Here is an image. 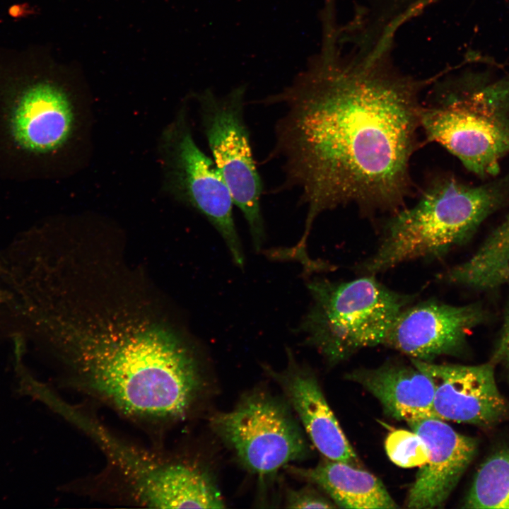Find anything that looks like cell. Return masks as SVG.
Masks as SVG:
<instances>
[{
    "instance_id": "obj_4",
    "label": "cell",
    "mask_w": 509,
    "mask_h": 509,
    "mask_svg": "<svg viewBox=\"0 0 509 509\" xmlns=\"http://www.w3.org/2000/svg\"><path fill=\"white\" fill-rule=\"evenodd\" d=\"M56 409L90 438L104 455L106 468L94 478L125 503L153 508H220L223 500L208 473L164 451L132 444L76 405L58 400Z\"/></svg>"
},
{
    "instance_id": "obj_10",
    "label": "cell",
    "mask_w": 509,
    "mask_h": 509,
    "mask_svg": "<svg viewBox=\"0 0 509 509\" xmlns=\"http://www.w3.org/2000/svg\"><path fill=\"white\" fill-rule=\"evenodd\" d=\"M168 185L179 201L202 215L225 242L232 259L245 266V255L235 224L230 192L211 157L196 144L185 108L164 134Z\"/></svg>"
},
{
    "instance_id": "obj_20",
    "label": "cell",
    "mask_w": 509,
    "mask_h": 509,
    "mask_svg": "<svg viewBox=\"0 0 509 509\" xmlns=\"http://www.w3.org/2000/svg\"><path fill=\"white\" fill-rule=\"evenodd\" d=\"M286 505L289 508H333L335 503L311 486L286 492Z\"/></svg>"
},
{
    "instance_id": "obj_9",
    "label": "cell",
    "mask_w": 509,
    "mask_h": 509,
    "mask_svg": "<svg viewBox=\"0 0 509 509\" xmlns=\"http://www.w3.org/2000/svg\"><path fill=\"white\" fill-rule=\"evenodd\" d=\"M210 425L239 462L259 476L303 460L310 452L286 399L266 391L244 395L232 410L214 414Z\"/></svg>"
},
{
    "instance_id": "obj_7",
    "label": "cell",
    "mask_w": 509,
    "mask_h": 509,
    "mask_svg": "<svg viewBox=\"0 0 509 509\" xmlns=\"http://www.w3.org/2000/svg\"><path fill=\"white\" fill-rule=\"evenodd\" d=\"M422 105L421 127L470 172L498 174L509 155V81L450 88Z\"/></svg>"
},
{
    "instance_id": "obj_11",
    "label": "cell",
    "mask_w": 509,
    "mask_h": 509,
    "mask_svg": "<svg viewBox=\"0 0 509 509\" xmlns=\"http://www.w3.org/2000/svg\"><path fill=\"white\" fill-rule=\"evenodd\" d=\"M481 317V308L475 305L457 306L433 299L411 303L397 316L382 345L426 362L459 355Z\"/></svg>"
},
{
    "instance_id": "obj_2",
    "label": "cell",
    "mask_w": 509,
    "mask_h": 509,
    "mask_svg": "<svg viewBox=\"0 0 509 509\" xmlns=\"http://www.w3.org/2000/svg\"><path fill=\"white\" fill-rule=\"evenodd\" d=\"M86 317L53 300L29 312L25 332L30 340L54 348L76 392L155 433L183 421L204 385L192 344L148 320Z\"/></svg>"
},
{
    "instance_id": "obj_18",
    "label": "cell",
    "mask_w": 509,
    "mask_h": 509,
    "mask_svg": "<svg viewBox=\"0 0 509 509\" xmlns=\"http://www.w3.org/2000/svg\"><path fill=\"white\" fill-rule=\"evenodd\" d=\"M463 507L509 509L508 451L493 454L481 464Z\"/></svg>"
},
{
    "instance_id": "obj_15",
    "label": "cell",
    "mask_w": 509,
    "mask_h": 509,
    "mask_svg": "<svg viewBox=\"0 0 509 509\" xmlns=\"http://www.w3.org/2000/svg\"><path fill=\"white\" fill-rule=\"evenodd\" d=\"M375 397L385 413L406 422L436 418L431 378L411 363L386 362L378 368L358 369L346 376Z\"/></svg>"
},
{
    "instance_id": "obj_8",
    "label": "cell",
    "mask_w": 509,
    "mask_h": 509,
    "mask_svg": "<svg viewBox=\"0 0 509 509\" xmlns=\"http://www.w3.org/2000/svg\"><path fill=\"white\" fill-rule=\"evenodd\" d=\"M245 86L223 95L210 89L196 94L203 131L211 158L249 228L253 247L261 250L265 228L261 199L263 185L252 154L245 118Z\"/></svg>"
},
{
    "instance_id": "obj_13",
    "label": "cell",
    "mask_w": 509,
    "mask_h": 509,
    "mask_svg": "<svg viewBox=\"0 0 509 509\" xmlns=\"http://www.w3.org/2000/svg\"><path fill=\"white\" fill-rule=\"evenodd\" d=\"M407 423L423 439L429 455L428 461L419 467L409 490L406 507L440 508L473 459L476 443L437 418L416 419Z\"/></svg>"
},
{
    "instance_id": "obj_12",
    "label": "cell",
    "mask_w": 509,
    "mask_h": 509,
    "mask_svg": "<svg viewBox=\"0 0 509 509\" xmlns=\"http://www.w3.org/2000/svg\"><path fill=\"white\" fill-rule=\"evenodd\" d=\"M411 361L433 382L437 419L486 426L505 416L508 409L496 385L492 363L464 365L414 358Z\"/></svg>"
},
{
    "instance_id": "obj_6",
    "label": "cell",
    "mask_w": 509,
    "mask_h": 509,
    "mask_svg": "<svg viewBox=\"0 0 509 509\" xmlns=\"http://www.w3.org/2000/svg\"><path fill=\"white\" fill-rule=\"evenodd\" d=\"M307 288L311 305L296 332L332 365L382 345L397 316L416 298L386 287L374 275L349 281L314 278Z\"/></svg>"
},
{
    "instance_id": "obj_5",
    "label": "cell",
    "mask_w": 509,
    "mask_h": 509,
    "mask_svg": "<svg viewBox=\"0 0 509 509\" xmlns=\"http://www.w3.org/2000/svg\"><path fill=\"white\" fill-rule=\"evenodd\" d=\"M68 67L45 51L0 58V129L23 158L53 153L70 138L74 113L63 81Z\"/></svg>"
},
{
    "instance_id": "obj_14",
    "label": "cell",
    "mask_w": 509,
    "mask_h": 509,
    "mask_svg": "<svg viewBox=\"0 0 509 509\" xmlns=\"http://www.w3.org/2000/svg\"><path fill=\"white\" fill-rule=\"evenodd\" d=\"M287 365L262 368L281 388L313 445L327 459L356 466L357 456L322 393L315 375L286 349Z\"/></svg>"
},
{
    "instance_id": "obj_16",
    "label": "cell",
    "mask_w": 509,
    "mask_h": 509,
    "mask_svg": "<svg viewBox=\"0 0 509 509\" xmlns=\"http://www.w3.org/2000/svg\"><path fill=\"white\" fill-rule=\"evenodd\" d=\"M289 471L320 486L337 507L342 508H397L382 482L356 466L326 460L315 467L286 466Z\"/></svg>"
},
{
    "instance_id": "obj_19",
    "label": "cell",
    "mask_w": 509,
    "mask_h": 509,
    "mask_svg": "<svg viewBox=\"0 0 509 509\" xmlns=\"http://www.w3.org/2000/svg\"><path fill=\"white\" fill-rule=\"evenodd\" d=\"M385 448L390 460L399 467H421L428 460V449L423 439L414 431L394 429L385 441Z\"/></svg>"
},
{
    "instance_id": "obj_1",
    "label": "cell",
    "mask_w": 509,
    "mask_h": 509,
    "mask_svg": "<svg viewBox=\"0 0 509 509\" xmlns=\"http://www.w3.org/2000/svg\"><path fill=\"white\" fill-rule=\"evenodd\" d=\"M326 34L308 69L262 101L284 108L272 153L284 186L297 189L307 208L302 246L326 211L355 204L371 215L402 207L426 84L397 72L380 50L341 57L333 32Z\"/></svg>"
},
{
    "instance_id": "obj_22",
    "label": "cell",
    "mask_w": 509,
    "mask_h": 509,
    "mask_svg": "<svg viewBox=\"0 0 509 509\" xmlns=\"http://www.w3.org/2000/svg\"><path fill=\"white\" fill-rule=\"evenodd\" d=\"M273 252H274V251H272V252H271V255L272 258L274 259ZM324 263L323 262H322V267H321L319 271H322V270L323 269V268H324ZM316 272H317V271H316Z\"/></svg>"
},
{
    "instance_id": "obj_17",
    "label": "cell",
    "mask_w": 509,
    "mask_h": 509,
    "mask_svg": "<svg viewBox=\"0 0 509 509\" xmlns=\"http://www.w3.org/2000/svg\"><path fill=\"white\" fill-rule=\"evenodd\" d=\"M457 285L476 289L496 288L509 281V216L467 261L450 269Z\"/></svg>"
},
{
    "instance_id": "obj_21",
    "label": "cell",
    "mask_w": 509,
    "mask_h": 509,
    "mask_svg": "<svg viewBox=\"0 0 509 509\" xmlns=\"http://www.w3.org/2000/svg\"><path fill=\"white\" fill-rule=\"evenodd\" d=\"M496 358L503 360L509 366V307L505 317Z\"/></svg>"
},
{
    "instance_id": "obj_3",
    "label": "cell",
    "mask_w": 509,
    "mask_h": 509,
    "mask_svg": "<svg viewBox=\"0 0 509 509\" xmlns=\"http://www.w3.org/2000/svg\"><path fill=\"white\" fill-rule=\"evenodd\" d=\"M506 192L503 181L472 186L452 177L435 180L415 205L389 218L378 247L357 271L375 276L411 260L442 257L469 238Z\"/></svg>"
}]
</instances>
